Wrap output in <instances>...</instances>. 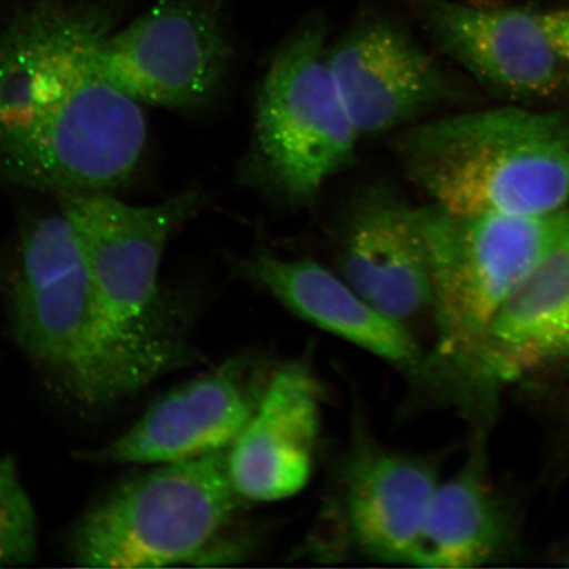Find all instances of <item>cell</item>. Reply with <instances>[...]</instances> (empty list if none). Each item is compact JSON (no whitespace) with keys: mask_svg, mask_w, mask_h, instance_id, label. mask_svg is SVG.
Listing matches in <instances>:
<instances>
[{"mask_svg":"<svg viewBox=\"0 0 569 569\" xmlns=\"http://www.w3.org/2000/svg\"><path fill=\"white\" fill-rule=\"evenodd\" d=\"M98 11L41 9L0 38V178L54 194L111 191L137 172L140 103L107 80Z\"/></svg>","mask_w":569,"mask_h":569,"instance_id":"obj_1","label":"cell"},{"mask_svg":"<svg viewBox=\"0 0 569 569\" xmlns=\"http://www.w3.org/2000/svg\"><path fill=\"white\" fill-rule=\"evenodd\" d=\"M405 172L437 208L540 217L569 202V113L523 107L459 113L405 130Z\"/></svg>","mask_w":569,"mask_h":569,"instance_id":"obj_2","label":"cell"},{"mask_svg":"<svg viewBox=\"0 0 569 569\" xmlns=\"http://www.w3.org/2000/svg\"><path fill=\"white\" fill-rule=\"evenodd\" d=\"M563 211V210H561ZM561 211L540 217L461 216L416 209L431 279L437 339L418 375L472 400L481 395V358L490 323L542 258Z\"/></svg>","mask_w":569,"mask_h":569,"instance_id":"obj_3","label":"cell"},{"mask_svg":"<svg viewBox=\"0 0 569 569\" xmlns=\"http://www.w3.org/2000/svg\"><path fill=\"white\" fill-rule=\"evenodd\" d=\"M80 243L99 312L119 350L151 382L190 359L162 296L159 272L172 233L201 208L191 189L158 204L132 206L110 191L57 196Z\"/></svg>","mask_w":569,"mask_h":569,"instance_id":"obj_4","label":"cell"},{"mask_svg":"<svg viewBox=\"0 0 569 569\" xmlns=\"http://www.w3.org/2000/svg\"><path fill=\"white\" fill-rule=\"evenodd\" d=\"M12 316L23 350L76 401L97 408L148 386L99 312L87 259L62 212L21 231Z\"/></svg>","mask_w":569,"mask_h":569,"instance_id":"obj_5","label":"cell"},{"mask_svg":"<svg viewBox=\"0 0 569 569\" xmlns=\"http://www.w3.org/2000/svg\"><path fill=\"white\" fill-rule=\"evenodd\" d=\"M240 500L227 472V451L158 465L78 522L71 559L90 568L191 565L216 546Z\"/></svg>","mask_w":569,"mask_h":569,"instance_id":"obj_6","label":"cell"},{"mask_svg":"<svg viewBox=\"0 0 569 569\" xmlns=\"http://www.w3.org/2000/svg\"><path fill=\"white\" fill-rule=\"evenodd\" d=\"M326 33L317 19L291 33L256 99V161L269 187L293 204L311 202L351 166L359 138L327 61Z\"/></svg>","mask_w":569,"mask_h":569,"instance_id":"obj_7","label":"cell"},{"mask_svg":"<svg viewBox=\"0 0 569 569\" xmlns=\"http://www.w3.org/2000/svg\"><path fill=\"white\" fill-rule=\"evenodd\" d=\"M222 0H161L106 36L102 73L138 103L193 110L209 103L231 67Z\"/></svg>","mask_w":569,"mask_h":569,"instance_id":"obj_8","label":"cell"},{"mask_svg":"<svg viewBox=\"0 0 569 569\" xmlns=\"http://www.w3.org/2000/svg\"><path fill=\"white\" fill-rule=\"evenodd\" d=\"M416 12L439 51L505 101H545L569 88V66L537 13L450 0H416Z\"/></svg>","mask_w":569,"mask_h":569,"instance_id":"obj_9","label":"cell"},{"mask_svg":"<svg viewBox=\"0 0 569 569\" xmlns=\"http://www.w3.org/2000/svg\"><path fill=\"white\" fill-rule=\"evenodd\" d=\"M268 382L254 362L232 359L162 396L92 457L117 465H166L227 451L259 407Z\"/></svg>","mask_w":569,"mask_h":569,"instance_id":"obj_10","label":"cell"},{"mask_svg":"<svg viewBox=\"0 0 569 569\" xmlns=\"http://www.w3.org/2000/svg\"><path fill=\"white\" fill-rule=\"evenodd\" d=\"M359 134L395 130L451 96L443 70L401 26L362 21L327 52Z\"/></svg>","mask_w":569,"mask_h":569,"instance_id":"obj_11","label":"cell"},{"mask_svg":"<svg viewBox=\"0 0 569 569\" xmlns=\"http://www.w3.org/2000/svg\"><path fill=\"white\" fill-rule=\"evenodd\" d=\"M319 407L320 390L309 368L295 362L274 373L244 430L227 450V472L241 500H287L308 486Z\"/></svg>","mask_w":569,"mask_h":569,"instance_id":"obj_12","label":"cell"},{"mask_svg":"<svg viewBox=\"0 0 569 569\" xmlns=\"http://www.w3.org/2000/svg\"><path fill=\"white\" fill-rule=\"evenodd\" d=\"M341 232V273L362 300L402 325L431 306L429 260L415 208L377 184L355 199Z\"/></svg>","mask_w":569,"mask_h":569,"instance_id":"obj_13","label":"cell"},{"mask_svg":"<svg viewBox=\"0 0 569 569\" xmlns=\"http://www.w3.org/2000/svg\"><path fill=\"white\" fill-rule=\"evenodd\" d=\"M569 361V219L497 311L483 343L481 395Z\"/></svg>","mask_w":569,"mask_h":569,"instance_id":"obj_14","label":"cell"},{"mask_svg":"<svg viewBox=\"0 0 569 569\" xmlns=\"http://www.w3.org/2000/svg\"><path fill=\"white\" fill-rule=\"evenodd\" d=\"M438 486L430 461L360 448L345 476L347 522L355 542L372 558L415 563Z\"/></svg>","mask_w":569,"mask_h":569,"instance_id":"obj_15","label":"cell"},{"mask_svg":"<svg viewBox=\"0 0 569 569\" xmlns=\"http://www.w3.org/2000/svg\"><path fill=\"white\" fill-rule=\"evenodd\" d=\"M243 268L248 277L306 322L411 373L421 369L425 356L405 325L381 315L318 262L259 252Z\"/></svg>","mask_w":569,"mask_h":569,"instance_id":"obj_16","label":"cell"},{"mask_svg":"<svg viewBox=\"0 0 569 569\" xmlns=\"http://www.w3.org/2000/svg\"><path fill=\"white\" fill-rule=\"evenodd\" d=\"M509 539L507 510L490 487L482 445H476L460 471L439 482L412 566H486L502 552Z\"/></svg>","mask_w":569,"mask_h":569,"instance_id":"obj_17","label":"cell"},{"mask_svg":"<svg viewBox=\"0 0 569 569\" xmlns=\"http://www.w3.org/2000/svg\"><path fill=\"white\" fill-rule=\"evenodd\" d=\"M38 549V526L16 461L0 458V567L26 565Z\"/></svg>","mask_w":569,"mask_h":569,"instance_id":"obj_18","label":"cell"},{"mask_svg":"<svg viewBox=\"0 0 569 569\" xmlns=\"http://www.w3.org/2000/svg\"><path fill=\"white\" fill-rule=\"evenodd\" d=\"M540 20L555 49L569 66V10L542 13Z\"/></svg>","mask_w":569,"mask_h":569,"instance_id":"obj_19","label":"cell"},{"mask_svg":"<svg viewBox=\"0 0 569 569\" xmlns=\"http://www.w3.org/2000/svg\"><path fill=\"white\" fill-rule=\"evenodd\" d=\"M565 561H566V565H567V566H569V551H568V553L566 555Z\"/></svg>","mask_w":569,"mask_h":569,"instance_id":"obj_20","label":"cell"},{"mask_svg":"<svg viewBox=\"0 0 569 569\" xmlns=\"http://www.w3.org/2000/svg\"><path fill=\"white\" fill-rule=\"evenodd\" d=\"M567 212H568V219H569V210H567Z\"/></svg>","mask_w":569,"mask_h":569,"instance_id":"obj_21","label":"cell"}]
</instances>
